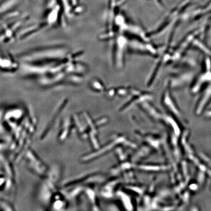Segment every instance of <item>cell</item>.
<instances>
[{
	"label": "cell",
	"mask_w": 211,
	"mask_h": 211,
	"mask_svg": "<svg viewBox=\"0 0 211 211\" xmlns=\"http://www.w3.org/2000/svg\"><path fill=\"white\" fill-rule=\"evenodd\" d=\"M25 159L28 168L36 175L44 178L48 172V167L33 151L28 149L25 153Z\"/></svg>",
	"instance_id": "2"
},
{
	"label": "cell",
	"mask_w": 211,
	"mask_h": 211,
	"mask_svg": "<svg viewBox=\"0 0 211 211\" xmlns=\"http://www.w3.org/2000/svg\"><path fill=\"white\" fill-rule=\"evenodd\" d=\"M61 168L54 166L48 170L38 190V198L44 204H50L52 196L56 193L57 185L61 177Z\"/></svg>",
	"instance_id": "1"
}]
</instances>
